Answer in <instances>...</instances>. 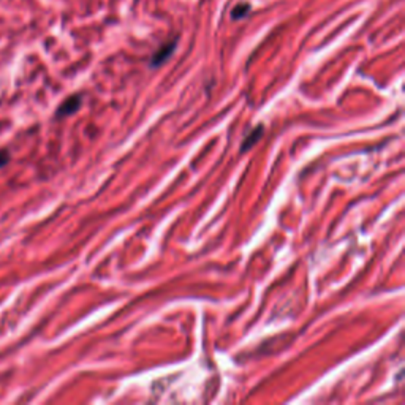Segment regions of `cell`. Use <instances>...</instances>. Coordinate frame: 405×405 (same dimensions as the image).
Here are the masks:
<instances>
[{
    "mask_svg": "<svg viewBox=\"0 0 405 405\" xmlns=\"http://www.w3.org/2000/svg\"><path fill=\"white\" fill-rule=\"evenodd\" d=\"M176 46H177V38L171 40L170 43L163 45L162 48L158 49L157 53L152 56V59H151V66H160L162 64H165L167 60L170 59L171 56H173L174 49H176Z\"/></svg>",
    "mask_w": 405,
    "mask_h": 405,
    "instance_id": "obj_1",
    "label": "cell"
},
{
    "mask_svg": "<svg viewBox=\"0 0 405 405\" xmlns=\"http://www.w3.org/2000/svg\"><path fill=\"white\" fill-rule=\"evenodd\" d=\"M81 103H83V99H81L79 94L71 95L66 99L62 105L59 106V110L56 111V117H65L76 112L81 108Z\"/></svg>",
    "mask_w": 405,
    "mask_h": 405,
    "instance_id": "obj_2",
    "label": "cell"
},
{
    "mask_svg": "<svg viewBox=\"0 0 405 405\" xmlns=\"http://www.w3.org/2000/svg\"><path fill=\"white\" fill-rule=\"evenodd\" d=\"M261 133H263V127H261V125H260V127H256V128H255V130H252V132H250V133H249V135H247V138H245V141H244V145H243V147H241V151H243V152H245V151H247V149H249V147H250V146H252V145H254V143H256V140H258V138L261 136Z\"/></svg>",
    "mask_w": 405,
    "mask_h": 405,
    "instance_id": "obj_3",
    "label": "cell"
},
{
    "mask_svg": "<svg viewBox=\"0 0 405 405\" xmlns=\"http://www.w3.org/2000/svg\"><path fill=\"white\" fill-rule=\"evenodd\" d=\"M250 10H252L250 3H241V5H238V7H234V10L232 12V18L233 19H244L250 13Z\"/></svg>",
    "mask_w": 405,
    "mask_h": 405,
    "instance_id": "obj_4",
    "label": "cell"
},
{
    "mask_svg": "<svg viewBox=\"0 0 405 405\" xmlns=\"http://www.w3.org/2000/svg\"><path fill=\"white\" fill-rule=\"evenodd\" d=\"M10 162V154L8 151H2L0 152V168H3L7 163Z\"/></svg>",
    "mask_w": 405,
    "mask_h": 405,
    "instance_id": "obj_5",
    "label": "cell"
}]
</instances>
